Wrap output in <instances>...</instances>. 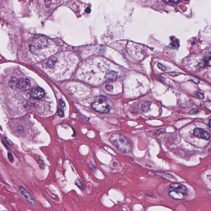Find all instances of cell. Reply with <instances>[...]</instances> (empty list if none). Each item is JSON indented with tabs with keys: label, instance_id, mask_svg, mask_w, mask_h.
<instances>
[{
	"label": "cell",
	"instance_id": "cell-1",
	"mask_svg": "<svg viewBox=\"0 0 211 211\" xmlns=\"http://www.w3.org/2000/svg\"><path fill=\"white\" fill-rule=\"evenodd\" d=\"M110 142L118 150L125 153L130 152L132 145L126 136L120 134H114L110 137Z\"/></svg>",
	"mask_w": 211,
	"mask_h": 211
},
{
	"label": "cell",
	"instance_id": "cell-2",
	"mask_svg": "<svg viewBox=\"0 0 211 211\" xmlns=\"http://www.w3.org/2000/svg\"><path fill=\"white\" fill-rule=\"evenodd\" d=\"M168 193L170 197L174 199L183 200L187 195V189L182 184L173 183L169 186Z\"/></svg>",
	"mask_w": 211,
	"mask_h": 211
},
{
	"label": "cell",
	"instance_id": "cell-3",
	"mask_svg": "<svg viewBox=\"0 0 211 211\" xmlns=\"http://www.w3.org/2000/svg\"><path fill=\"white\" fill-rule=\"evenodd\" d=\"M92 107L96 111L103 114H106L110 111L111 105L108 99L103 96L97 97L92 103Z\"/></svg>",
	"mask_w": 211,
	"mask_h": 211
},
{
	"label": "cell",
	"instance_id": "cell-4",
	"mask_svg": "<svg viewBox=\"0 0 211 211\" xmlns=\"http://www.w3.org/2000/svg\"><path fill=\"white\" fill-rule=\"evenodd\" d=\"M47 41L44 38H39L34 40L31 45V49L34 50H38L42 49L47 45Z\"/></svg>",
	"mask_w": 211,
	"mask_h": 211
},
{
	"label": "cell",
	"instance_id": "cell-5",
	"mask_svg": "<svg viewBox=\"0 0 211 211\" xmlns=\"http://www.w3.org/2000/svg\"><path fill=\"white\" fill-rule=\"evenodd\" d=\"M19 189L23 197L29 203H30L34 206H35L36 204L35 200L27 190L22 186H19Z\"/></svg>",
	"mask_w": 211,
	"mask_h": 211
},
{
	"label": "cell",
	"instance_id": "cell-6",
	"mask_svg": "<svg viewBox=\"0 0 211 211\" xmlns=\"http://www.w3.org/2000/svg\"><path fill=\"white\" fill-rule=\"evenodd\" d=\"M194 135L196 137L206 140H209L210 137V135L208 132L199 128H196L194 129Z\"/></svg>",
	"mask_w": 211,
	"mask_h": 211
},
{
	"label": "cell",
	"instance_id": "cell-7",
	"mask_svg": "<svg viewBox=\"0 0 211 211\" xmlns=\"http://www.w3.org/2000/svg\"><path fill=\"white\" fill-rule=\"evenodd\" d=\"M31 95L34 99H40L44 97L45 92L43 89L38 87L32 90L31 92Z\"/></svg>",
	"mask_w": 211,
	"mask_h": 211
},
{
	"label": "cell",
	"instance_id": "cell-8",
	"mask_svg": "<svg viewBox=\"0 0 211 211\" xmlns=\"http://www.w3.org/2000/svg\"><path fill=\"white\" fill-rule=\"evenodd\" d=\"M30 86L29 80L27 78H22L17 83V88L22 90H28Z\"/></svg>",
	"mask_w": 211,
	"mask_h": 211
},
{
	"label": "cell",
	"instance_id": "cell-9",
	"mask_svg": "<svg viewBox=\"0 0 211 211\" xmlns=\"http://www.w3.org/2000/svg\"><path fill=\"white\" fill-rule=\"evenodd\" d=\"M151 104V102L149 101H145L142 104V109L145 113H147L149 111L150 109V106Z\"/></svg>",
	"mask_w": 211,
	"mask_h": 211
},
{
	"label": "cell",
	"instance_id": "cell-10",
	"mask_svg": "<svg viewBox=\"0 0 211 211\" xmlns=\"http://www.w3.org/2000/svg\"><path fill=\"white\" fill-rule=\"evenodd\" d=\"M116 73L112 71V72L108 73H107V75H105V78L107 80H109V81H112V80L116 79Z\"/></svg>",
	"mask_w": 211,
	"mask_h": 211
},
{
	"label": "cell",
	"instance_id": "cell-11",
	"mask_svg": "<svg viewBox=\"0 0 211 211\" xmlns=\"http://www.w3.org/2000/svg\"><path fill=\"white\" fill-rule=\"evenodd\" d=\"M75 184L81 190H84V186L83 184L81 182V181L79 179H77L75 182Z\"/></svg>",
	"mask_w": 211,
	"mask_h": 211
},
{
	"label": "cell",
	"instance_id": "cell-12",
	"mask_svg": "<svg viewBox=\"0 0 211 211\" xmlns=\"http://www.w3.org/2000/svg\"><path fill=\"white\" fill-rule=\"evenodd\" d=\"M199 112V109L197 108H194L192 109L191 111L189 112V114L190 115H194V114H197Z\"/></svg>",
	"mask_w": 211,
	"mask_h": 211
},
{
	"label": "cell",
	"instance_id": "cell-13",
	"mask_svg": "<svg viewBox=\"0 0 211 211\" xmlns=\"http://www.w3.org/2000/svg\"><path fill=\"white\" fill-rule=\"evenodd\" d=\"M157 66L162 71H164L166 70V68L161 64L158 63V64Z\"/></svg>",
	"mask_w": 211,
	"mask_h": 211
},
{
	"label": "cell",
	"instance_id": "cell-14",
	"mask_svg": "<svg viewBox=\"0 0 211 211\" xmlns=\"http://www.w3.org/2000/svg\"><path fill=\"white\" fill-rule=\"evenodd\" d=\"M165 131V129H159L158 130H157L155 132V134H156L159 135V134H161L164 133V132Z\"/></svg>",
	"mask_w": 211,
	"mask_h": 211
},
{
	"label": "cell",
	"instance_id": "cell-15",
	"mask_svg": "<svg viewBox=\"0 0 211 211\" xmlns=\"http://www.w3.org/2000/svg\"><path fill=\"white\" fill-rule=\"evenodd\" d=\"M58 114L59 116L61 117H63L64 116V112L63 110L61 108H59L58 110Z\"/></svg>",
	"mask_w": 211,
	"mask_h": 211
},
{
	"label": "cell",
	"instance_id": "cell-16",
	"mask_svg": "<svg viewBox=\"0 0 211 211\" xmlns=\"http://www.w3.org/2000/svg\"><path fill=\"white\" fill-rule=\"evenodd\" d=\"M196 94H197V95L198 98L200 99H203L205 98V96H204V95L203 93H202L200 92H197Z\"/></svg>",
	"mask_w": 211,
	"mask_h": 211
},
{
	"label": "cell",
	"instance_id": "cell-17",
	"mask_svg": "<svg viewBox=\"0 0 211 211\" xmlns=\"http://www.w3.org/2000/svg\"><path fill=\"white\" fill-rule=\"evenodd\" d=\"M204 105L206 107H207L208 109L210 111L211 110V102L210 101H207V102L204 103Z\"/></svg>",
	"mask_w": 211,
	"mask_h": 211
},
{
	"label": "cell",
	"instance_id": "cell-18",
	"mask_svg": "<svg viewBox=\"0 0 211 211\" xmlns=\"http://www.w3.org/2000/svg\"><path fill=\"white\" fill-rule=\"evenodd\" d=\"M8 158L10 161L11 162H13L14 161V158H13V156L11 153H9L8 154Z\"/></svg>",
	"mask_w": 211,
	"mask_h": 211
},
{
	"label": "cell",
	"instance_id": "cell-19",
	"mask_svg": "<svg viewBox=\"0 0 211 211\" xmlns=\"http://www.w3.org/2000/svg\"><path fill=\"white\" fill-rule=\"evenodd\" d=\"M206 64H207V62L206 61V60H204L199 64V66L200 67H203L206 66Z\"/></svg>",
	"mask_w": 211,
	"mask_h": 211
},
{
	"label": "cell",
	"instance_id": "cell-20",
	"mask_svg": "<svg viewBox=\"0 0 211 211\" xmlns=\"http://www.w3.org/2000/svg\"><path fill=\"white\" fill-rule=\"evenodd\" d=\"M105 89L106 90L108 91H111L113 90V86H111V85H107L105 86Z\"/></svg>",
	"mask_w": 211,
	"mask_h": 211
},
{
	"label": "cell",
	"instance_id": "cell-21",
	"mask_svg": "<svg viewBox=\"0 0 211 211\" xmlns=\"http://www.w3.org/2000/svg\"><path fill=\"white\" fill-rule=\"evenodd\" d=\"M5 139L6 142L8 143V145H9L10 146H12L13 145V144L12 142L10 139H9L8 137H5Z\"/></svg>",
	"mask_w": 211,
	"mask_h": 211
},
{
	"label": "cell",
	"instance_id": "cell-22",
	"mask_svg": "<svg viewBox=\"0 0 211 211\" xmlns=\"http://www.w3.org/2000/svg\"><path fill=\"white\" fill-rule=\"evenodd\" d=\"M191 80L192 81H193V82H194V83H195V84H198L199 83V82H200V80H199V79H197V78H193H193H191Z\"/></svg>",
	"mask_w": 211,
	"mask_h": 211
},
{
	"label": "cell",
	"instance_id": "cell-23",
	"mask_svg": "<svg viewBox=\"0 0 211 211\" xmlns=\"http://www.w3.org/2000/svg\"><path fill=\"white\" fill-rule=\"evenodd\" d=\"M59 103H60V105H61L62 107H64L65 106V103L64 102L62 99H60V100Z\"/></svg>",
	"mask_w": 211,
	"mask_h": 211
},
{
	"label": "cell",
	"instance_id": "cell-24",
	"mask_svg": "<svg viewBox=\"0 0 211 211\" xmlns=\"http://www.w3.org/2000/svg\"><path fill=\"white\" fill-rule=\"evenodd\" d=\"M91 12V9L90 8H87L85 10V12H86L87 13H90Z\"/></svg>",
	"mask_w": 211,
	"mask_h": 211
},
{
	"label": "cell",
	"instance_id": "cell-25",
	"mask_svg": "<svg viewBox=\"0 0 211 211\" xmlns=\"http://www.w3.org/2000/svg\"><path fill=\"white\" fill-rule=\"evenodd\" d=\"M179 1H178V0H177V1H176V0H172V1H165L167 2H174V3H177L178 2H179Z\"/></svg>",
	"mask_w": 211,
	"mask_h": 211
},
{
	"label": "cell",
	"instance_id": "cell-26",
	"mask_svg": "<svg viewBox=\"0 0 211 211\" xmlns=\"http://www.w3.org/2000/svg\"><path fill=\"white\" fill-rule=\"evenodd\" d=\"M207 64H208V65L209 66H211V57H210V58H209L208 60V61L207 62Z\"/></svg>",
	"mask_w": 211,
	"mask_h": 211
},
{
	"label": "cell",
	"instance_id": "cell-27",
	"mask_svg": "<svg viewBox=\"0 0 211 211\" xmlns=\"http://www.w3.org/2000/svg\"><path fill=\"white\" fill-rule=\"evenodd\" d=\"M209 125H210V127H211V120H210V121H209Z\"/></svg>",
	"mask_w": 211,
	"mask_h": 211
}]
</instances>
